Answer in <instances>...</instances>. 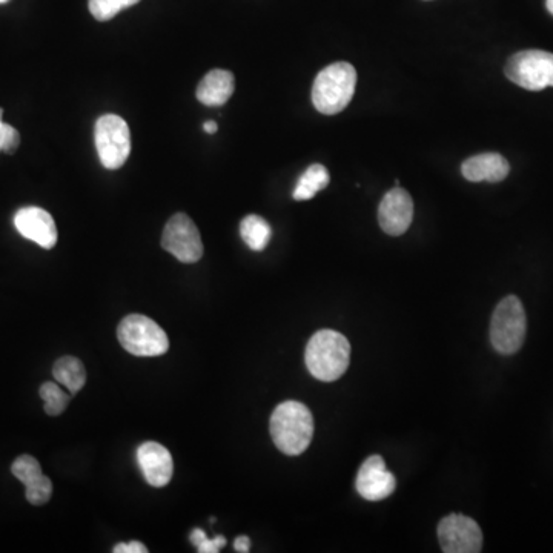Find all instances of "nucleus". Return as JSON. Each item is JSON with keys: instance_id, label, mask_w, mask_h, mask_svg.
<instances>
[{"instance_id": "nucleus-12", "label": "nucleus", "mask_w": 553, "mask_h": 553, "mask_svg": "<svg viewBox=\"0 0 553 553\" xmlns=\"http://www.w3.org/2000/svg\"><path fill=\"white\" fill-rule=\"evenodd\" d=\"M137 463L146 483L153 487H165L173 480L174 463L168 449L156 441H146L137 449Z\"/></svg>"}, {"instance_id": "nucleus-6", "label": "nucleus", "mask_w": 553, "mask_h": 553, "mask_svg": "<svg viewBox=\"0 0 553 553\" xmlns=\"http://www.w3.org/2000/svg\"><path fill=\"white\" fill-rule=\"evenodd\" d=\"M507 79L529 91L553 87V53L526 50L515 53L504 67Z\"/></svg>"}, {"instance_id": "nucleus-9", "label": "nucleus", "mask_w": 553, "mask_h": 553, "mask_svg": "<svg viewBox=\"0 0 553 553\" xmlns=\"http://www.w3.org/2000/svg\"><path fill=\"white\" fill-rule=\"evenodd\" d=\"M438 541L446 553H478L483 547V532L472 518L451 514L438 524Z\"/></svg>"}, {"instance_id": "nucleus-25", "label": "nucleus", "mask_w": 553, "mask_h": 553, "mask_svg": "<svg viewBox=\"0 0 553 553\" xmlns=\"http://www.w3.org/2000/svg\"><path fill=\"white\" fill-rule=\"evenodd\" d=\"M249 546H251V541H249V538L245 537V535H242V537H237L236 541H234V549H236L237 552L248 553Z\"/></svg>"}, {"instance_id": "nucleus-16", "label": "nucleus", "mask_w": 553, "mask_h": 553, "mask_svg": "<svg viewBox=\"0 0 553 553\" xmlns=\"http://www.w3.org/2000/svg\"><path fill=\"white\" fill-rule=\"evenodd\" d=\"M53 375L59 385L65 386L71 395H76L87 383V371L76 357H62L54 363Z\"/></svg>"}, {"instance_id": "nucleus-26", "label": "nucleus", "mask_w": 553, "mask_h": 553, "mask_svg": "<svg viewBox=\"0 0 553 553\" xmlns=\"http://www.w3.org/2000/svg\"><path fill=\"white\" fill-rule=\"evenodd\" d=\"M203 131L208 134H216L217 131H219V126H217L216 122H206L205 125H203Z\"/></svg>"}, {"instance_id": "nucleus-28", "label": "nucleus", "mask_w": 553, "mask_h": 553, "mask_svg": "<svg viewBox=\"0 0 553 553\" xmlns=\"http://www.w3.org/2000/svg\"><path fill=\"white\" fill-rule=\"evenodd\" d=\"M5 2H8V0H0V4H5Z\"/></svg>"}, {"instance_id": "nucleus-3", "label": "nucleus", "mask_w": 553, "mask_h": 553, "mask_svg": "<svg viewBox=\"0 0 553 553\" xmlns=\"http://www.w3.org/2000/svg\"><path fill=\"white\" fill-rule=\"evenodd\" d=\"M357 88V71L348 62L331 63L315 77L312 103L325 116L342 113Z\"/></svg>"}, {"instance_id": "nucleus-23", "label": "nucleus", "mask_w": 553, "mask_h": 553, "mask_svg": "<svg viewBox=\"0 0 553 553\" xmlns=\"http://www.w3.org/2000/svg\"><path fill=\"white\" fill-rule=\"evenodd\" d=\"M20 145V134L16 128L4 123V110L0 108V151L13 154Z\"/></svg>"}, {"instance_id": "nucleus-2", "label": "nucleus", "mask_w": 553, "mask_h": 553, "mask_svg": "<svg viewBox=\"0 0 553 553\" xmlns=\"http://www.w3.org/2000/svg\"><path fill=\"white\" fill-rule=\"evenodd\" d=\"M351 345L348 338L332 329H323L312 335L306 346V368L320 381L338 380L348 371Z\"/></svg>"}, {"instance_id": "nucleus-7", "label": "nucleus", "mask_w": 553, "mask_h": 553, "mask_svg": "<svg viewBox=\"0 0 553 553\" xmlns=\"http://www.w3.org/2000/svg\"><path fill=\"white\" fill-rule=\"evenodd\" d=\"M97 154L106 169H119L131 153V134L128 123L116 114H105L96 122Z\"/></svg>"}, {"instance_id": "nucleus-14", "label": "nucleus", "mask_w": 553, "mask_h": 553, "mask_svg": "<svg viewBox=\"0 0 553 553\" xmlns=\"http://www.w3.org/2000/svg\"><path fill=\"white\" fill-rule=\"evenodd\" d=\"M509 171V162L498 153L478 154L461 165V173L469 182H503Z\"/></svg>"}, {"instance_id": "nucleus-17", "label": "nucleus", "mask_w": 553, "mask_h": 553, "mask_svg": "<svg viewBox=\"0 0 553 553\" xmlns=\"http://www.w3.org/2000/svg\"><path fill=\"white\" fill-rule=\"evenodd\" d=\"M329 180H331V177H329L328 169L320 163H315V165L309 166L303 176L300 177L292 197L299 200V202L311 200L312 197L317 196L320 191H323L329 185Z\"/></svg>"}, {"instance_id": "nucleus-1", "label": "nucleus", "mask_w": 553, "mask_h": 553, "mask_svg": "<svg viewBox=\"0 0 553 553\" xmlns=\"http://www.w3.org/2000/svg\"><path fill=\"white\" fill-rule=\"evenodd\" d=\"M272 441L289 457L303 454L314 437V417L308 406L289 400L279 404L269 421Z\"/></svg>"}, {"instance_id": "nucleus-11", "label": "nucleus", "mask_w": 553, "mask_h": 553, "mask_svg": "<svg viewBox=\"0 0 553 553\" xmlns=\"http://www.w3.org/2000/svg\"><path fill=\"white\" fill-rule=\"evenodd\" d=\"M397 487L394 474L386 469L385 460L380 455H372L361 464L355 480V489L361 498L368 501H381L391 497Z\"/></svg>"}, {"instance_id": "nucleus-22", "label": "nucleus", "mask_w": 553, "mask_h": 553, "mask_svg": "<svg viewBox=\"0 0 553 553\" xmlns=\"http://www.w3.org/2000/svg\"><path fill=\"white\" fill-rule=\"evenodd\" d=\"M191 543L197 547L199 553H217L226 546V538L217 535L214 540H209L202 529H194L193 534H191Z\"/></svg>"}, {"instance_id": "nucleus-21", "label": "nucleus", "mask_w": 553, "mask_h": 553, "mask_svg": "<svg viewBox=\"0 0 553 553\" xmlns=\"http://www.w3.org/2000/svg\"><path fill=\"white\" fill-rule=\"evenodd\" d=\"M139 2L140 0H90V11L94 19L106 22Z\"/></svg>"}, {"instance_id": "nucleus-24", "label": "nucleus", "mask_w": 553, "mask_h": 553, "mask_svg": "<svg viewBox=\"0 0 553 553\" xmlns=\"http://www.w3.org/2000/svg\"><path fill=\"white\" fill-rule=\"evenodd\" d=\"M114 553H148V547L139 541H131L128 544H117L113 549Z\"/></svg>"}, {"instance_id": "nucleus-10", "label": "nucleus", "mask_w": 553, "mask_h": 553, "mask_svg": "<svg viewBox=\"0 0 553 553\" xmlns=\"http://www.w3.org/2000/svg\"><path fill=\"white\" fill-rule=\"evenodd\" d=\"M414 219V200L406 189L392 188L378 206V222L389 236H403Z\"/></svg>"}, {"instance_id": "nucleus-4", "label": "nucleus", "mask_w": 553, "mask_h": 553, "mask_svg": "<svg viewBox=\"0 0 553 553\" xmlns=\"http://www.w3.org/2000/svg\"><path fill=\"white\" fill-rule=\"evenodd\" d=\"M527 318L523 303L515 295L501 300L491 322V343L501 355L520 351L526 340Z\"/></svg>"}, {"instance_id": "nucleus-18", "label": "nucleus", "mask_w": 553, "mask_h": 553, "mask_svg": "<svg viewBox=\"0 0 553 553\" xmlns=\"http://www.w3.org/2000/svg\"><path fill=\"white\" fill-rule=\"evenodd\" d=\"M240 236L252 251H263L271 242L272 229L263 217L246 216L240 223Z\"/></svg>"}, {"instance_id": "nucleus-15", "label": "nucleus", "mask_w": 553, "mask_h": 553, "mask_svg": "<svg viewBox=\"0 0 553 553\" xmlns=\"http://www.w3.org/2000/svg\"><path fill=\"white\" fill-rule=\"evenodd\" d=\"M234 74L225 70H212L197 88V99L206 106H222L234 94Z\"/></svg>"}, {"instance_id": "nucleus-19", "label": "nucleus", "mask_w": 553, "mask_h": 553, "mask_svg": "<svg viewBox=\"0 0 553 553\" xmlns=\"http://www.w3.org/2000/svg\"><path fill=\"white\" fill-rule=\"evenodd\" d=\"M70 395L63 391L56 383H51V381L40 386V397L44 400L45 412L51 415V417H57V415L65 412L68 404H70Z\"/></svg>"}, {"instance_id": "nucleus-27", "label": "nucleus", "mask_w": 553, "mask_h": 553, "mask_svg": "<svg viewBox=\"0 0 553 553\" xmlns=\"http://www.w3.org/2000/svg\"><path fill=\"white\" fill-rule=\"evenodd\" d=\"M546 7L549 13L553 16V0H546Z\"/></svg>"}, {"instance_id": "nucleus-5", "label": "nucleus", "mask_w": 553, "mask_h": 553, "mask_svg": "<svg viewBox=\"0 0 553 553\" xmlns=\"http://www.w3.org/2000/svg\"><path fill=\"white\" fill-rule=\"evenodd\" d=\"M122 348L137 357H157L166 354L169 340L166 332L150 317L131 314L123 318L117 329Z\"/></svg>"}, {"instance_id": "nucleus-8", "label": "nucleus", "mask_w": 553, "mask_h": 553, "mask_svg": "<svg viewBox=\"0 0 553 553\" xmlns=\"http://www.w3.org/2000/svg\"><path fill=\"white\" fill-rule=\"evenodd\" d=\"M162 248L179 262H199L203 255V243L196 223L183 212L171 217L163 229Z\"/></svg>"}, {"instance_id": "nucleus-13", "label": "nucleus", "mask_w": 553, "mask_h": 553, "mask_svg": "<svg viewBox=\"0 0 553 553\" xmlns=\"http://www.w3.org/2000/svg\"><path fill=\"white\" fill-rule=\"evenodd\" d=\"M14 225L25 239L37 243L42 248L51 249L56 246V223L50 212L45 209L36 208V206L20 209L14 217Z\"/></svg>"}, {"instance_id": "nucleus-20", "label": "nucleus", "mask_w": 553, "mask_h": 553, "mask_svg": "<svg viewBox=\"0 0 553 553\" xmlns=\"http://www.w3.org/2000/svg\"><path fill=\"white\" fill-rule=\"evenodd\" d=\"M11 472L20 483L25 484V487L31 486V484L37 483L40 478L45 477L39 461L31 455H22V457L17 458L11 466Z\"/></svg>"}]
</instances>
